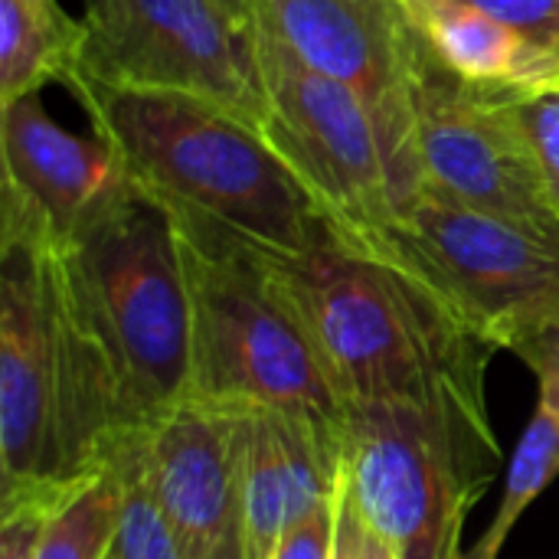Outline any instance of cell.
Listing matches in <instances>:
<instances>
[{"instance_id":"obj_1","label":"cell","mask_w":559,"mask_h":559,"mask_svg":"<svg viewBox=\"0 0 559 559\" xmlns=\"http://www.w3.org/2000/svg\"><path fill=\"white\" fill-rule=\"evenodd\" d=\"M259 255L301 311L347 406H413L491 432L485 373L498 347L409 269L337 223L305 252Z\"/></svg>"},{"instance_id":"obj_2","label":"cell","mask_w":559,"mask_h":559,"mask_svg":"<svg viewBox=\"0 0 559 559\" xmlns=\"http://www.w3.org/2000/svg\"><path fill=\"white\" fill-rule=\"evenodd\" d=\"M92 128L128 177L177 219L213 226L262 252H305L334 219L249 118L180 92L115 88L72 75Z\"/></svg>"},{"instance_id":"obj_3","label":"cell","mask_w":559,"mask_h":559,"mask_svg":"<svg viewBox=\"0 0 559 559\" xmlns=\"http://www.w3.org/2000/svg\"><path fill=\"white\" fill-rule=\"evenodd\" d=\"M49 259L111 370L124 449L187 396L190 288L180 229L128 177Z\"/></svg>"},{"instance_id":"obj_4","label":"cell","mask_w":559,"mask_h":559,"mask_svg":"<svg viewBox=\"0 0 559 559\" xmlns=\"http://www.w3.org/2000/svg\"><path fill=\"white\" fill-rule=\"evenodd\" d=\"M174 223L190 288L187 396L239 413L305 416L341 432L347 403L259 249L203 223Z\"/></svg>"},{"instance_id":"obj_5","label":"cell","mask_w":559,"mask_h":559,"mask_svg":"<svg viewBox=\"0 0 559 559\" xmlns=\"http://www.w3.org/2000/svg\"><path fill=\"white\" fill-rule=\"evenodd\" d=\"M344 488L360 518L400 559H462L468 508L495 481V432L449 416L350 403L341 429Z\"/></svg>"},{"instance_id":"obj_6","label":"cell","mask_w":559,"mask_h":559,"mask_svg":"<svg viewBox=\"0 0 559 559\" xmlns=\"http://www.w3.org/2000/svg\"><path fill=\"white\" fill-rule=\"evenodd\" d=\"M75 75L197 95L252 124L265 115L255 23L213 0H85Z\"/></svg>"},{"instance_id":"obj_7","label":"cell","mask_w":559,"mask_h":559,"mask_svg":"<svg viewBox=\"0 0 559 559\" xmlns=\"http://www.w3.org/2000/svg\"><path fill=\"white\" fill-rule=\"evenodd\" d=\"M350 239L409 269L491 344L514 314L559 288V242L426 183L383 229Z\"/></svg>"},{"instance_id":"obj_8","label":"cell","mask_w":559,"mask_h":559,"mask_svg":"<svg viewBox=\"0 0 559 559\" xmlns=\"http://www.w3.org/2000/svg\"><path fill=\"white\" fill-rule=\"evenodd\" d=\"M255 36L265 88L259 131L347 236L383 229L396 213V190L370 111L259 26Z\"/></svg>"},{"instance_id":"obj_9","label":"cell","mask_w":559,"mask_h":559,"mask_svg":"<svg viewBox=\"0 0 559 559\" xmlns=\"http://www.w3.org/2000/svg\"><path fill=\"white\" fill-rule=\"evenodd\" d=\"M255 26L364 102L400 210L423 187L413 98L419 36L403 0H255Z\"/></svg>"},{"instance_id":"obj_10","label":"cell","mask_w":559,"mask_h":559,"mask_svg":"<svg viewBox=\"0 0 559 559\" xmlns=\"http://www.w3.org/2000/svg\"><path fill=\"white\" fill-rule=\"evenodd\" d=\"M416 154L423 183L559 242V200L508 102L449 75L423 46L416 52Z\"/></svg>"},{"instance_id":"obj_11","label":"cell","mask_w":559,"mask_h":559,"mask_svg":"<svg viewBox=\"0 0 559 559\" xmlns=\"http://www.w3.org/2000/svg\"><path fill=\"white\" fill-rule=\"evenodd\" d=\"M52 242L0 223V481L3 491L59 481L56 331L49 298ZM62 485V481H59Z\"/></svg>"},{"instance_id":"obj_12","label":"cell","mask_w":559,"mask_h":559,"mask_svg":"<svg viewBox=\"0 0 559 559\" xmlns=\"http://www.w3.org/2000/svg\"><path fill=\"white\" fill-rule=\"evenodd\" d=\"M242 416L183 396L111 462L144 485L183 559H206L239 524Z\"/></svg>"},{"instance_id":"obj_13","label":"cell","mask_w":559,"mask_h":559,"mask_svg":"<svg viewBox=\"0 0 559 559\" xmlns=\"http://www.w3.org/2000/svg\"><path fill=\"white\" fill-rule=\"evenodd\" d=\"M0 154L3 219L26 223L52 246L128 180L115 144L98 131L75 134L59 124L39 92L0 105Z\"/></svg>"},{"instance_id":"obj_14","label":"cell","mask_w":559,"mask_h":559,"mask_svg":"<svg viewBox=\"0 0 559 559\" xmlns=\"http://www.w3.org/2000/svg\"><path fill=\"white\" fill-rule=\"evenodd\" d=\"M344 485L341 432L305 416L252 409L242 416L239 531L246 559H272L282 534L337 498Z\"/></svg>"},{"instance_id":"obj_15","label":"cell","mask_w":559,"mask_h":559,"mask_svg":"<svg viewBox=\"0 0 559 559\" xmlns=\"http://www.w3.org/2000/svg\"><path fill=\"white\" fill-rule=\"evenodd\" d=\"M429 56L462 85L514 102L559 85V52L468 0H403Z\"/></svg>"},{"instance_id":"obj_16","label":"cell","mask_w":559,"mask_h":559,"mask_svg":"<svg viewBox=\"0 0 559 559\" xmlns=\"http://www.w3.org/2000/svg\"><path fill=\"white\" fill-rule=\"evenodd\" d=\"M82 20L59 0H0V105L79 69Z\"/></svg>"},{"instance_id":"obj_17","label":"cell","mask_w":559,"mask_h":559,"mask_svg":"<svg viewBox=\"0 0 559 559\" xmlns=\"http://www.w3.org/2000/svg\"><path fill=\"white\" fill-rule=\"evenodd\" d=\"M124 504V475L108 465L69 491L43 531L36 559H105Z\"/></svg>"},{"instance_id":"obj_18","label":"cell","mask_w":559,"mask_h":559,"mask_svg":"<svg viewBox=\"0 0 559 559\" xmlns=\"http://www.w3.org/2000/svg\"><path fill=\"white\" fill-rule=\"evenodd\" d=\"M559 475V419L554 413L540 409L534 413V419L527 423L508 472H504V491H501V504L495 521L488 524L485 537L465 554L462 559H498L511 527L518 524V518L554 485Z\"/></svg>"},{"instance_id":"obj_19","label":"cell","mask_w":559,"mask_h":559,"mask_svg":"<svg viewBox=\"0 0 559 559\" xmlns=\"http://www.w3.org/2000/svg\"><path fill=\"white\" fill-rule=\"evenodd\" d=\"M495 344L521 357L540 383V409L559 419V288L514 314L498 334Z\"/></svg>"},{"instance_id":"obj_20","label":"cell","mask_w":559,"mask_h":559,"mask_svg":"<svg viewBox=\"0 0 559 559\" xmlns=\"http://www.w3.org/2000/svg\"><path fill=\"white\" fill-rule=\"evenodd\" d=\"M82 485V481H75ZM75 485L36 481L0 495V559H36L39 540Z\"/></svg>"},{"instance_id":"obj_21","label":"cell","mask_w":559,"mask_h":559,"mask_svg":"<svg viewBox=\"0 0 559 559\" xmlns=\"http://www.w3.org/2000/svg\"><path fill=\"white\" fill-rule=\"evenodd\" d=\"M118 472L124 475V504H121V521H118L111 550L105 559H183V550L170 524L164 521V514L157 511L144 485L131 472L124 468Z\"/></svg>"},{"instance_id":"obj_22","label":"cell","mask_w":559,"mask_h":559,"mask_svg":"<svg viewBox=\"0 0 559 559\" xmlns=\"http://www.w3.org/2000/svg\"><path fill=\"white\" fill-rule=\"evenodd\" d=\"M508 111L559 200V85L508 102Z\"/></svg>"},{"instance_id":"obj_23","label":"cell","mask_w":559,"mask_h":559,"mask_svg":"<svg viewBox=\"0 0 559 559\" xmlns=\"http://www.w3.org/2000/svg\"><path fill=\"white\" fill-rule=\"evenodd\" d=\"M341 495L344 485L337 491V498L324 501L321 508H314L311 514H305L301 521H295L282 540L272 559H334V540H337V514H341Z\"/></svg>"},{"instance_id":"obj_24","label":"cell","mask_w":559,"mask_h":559,"mask_svg":"<svg viewBox=\"0 0 559 559\" xmlns=\"http://www.w3.org/2000/svg\"><path fill=\"white\" fill-rule=\"evenodd\" d=\"M534 43L559 52V0H468Z\"/></svg>"},{"instance_id":"obj_25","label":"cell","mask_w":559,"mask_h":559,"mask_svg":"<svg viewBox=\"0 0 559 559\" xmlns=\"http://www.w3.org/2000/svg\"><path fill=\"white\" fill-rule=\"evenodd\" d=\"M334 559H367V521L354 508L347 488L341 495V514H337V540Z\"/></svg>"},{"instance_id":"obj_26","label":"cell","mask_w":559,"mask_h":559,"mask_svg":"<svg viewBox=\"0 0 559 559\" xmlns=\"http://www.w3.org/2000/svg\"><path fill=\"white\" fill-rule=\"evenodd\" d=\"M206 559H246V547H242V531H239V524L223 537V544H219Z\"/></svg>"},{"instance_id":"obj_27","label":"cell","mask_w":559,"mask_h":559,"mask_svg":"<svg viewBox=\"0 0 559 559\" xmlns=\"http://www.w3.org/2000/svg\"><path fill=\"white\" fill-rule=\"evenodd\" d=\"M367 559H400L396 557V550L367 524Z\"/></svg>"},{"instance_id":"obj_28","label":"cell","mask_w":559,"mask_h":559,"mask_svg":"<svg viewBox=\"0 0 559 559\" xmlns=\"http://www.w3.org/2000/svg\"><path fill=\"white\" fill-rule=\"evenodd\" d=\"M216 7H223L226 13H233L236 20L255 23V0H213Z\"/></svg>"}]
</instances>
